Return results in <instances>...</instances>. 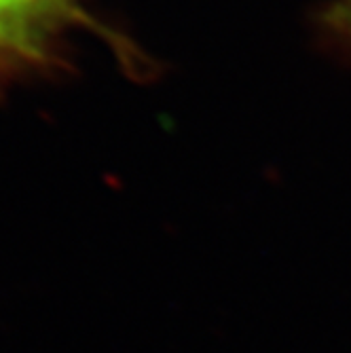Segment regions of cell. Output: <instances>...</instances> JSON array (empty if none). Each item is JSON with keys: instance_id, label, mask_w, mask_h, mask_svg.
I'll use <instances>...</instances> for the list:
<instances>
[{"instance_id": "1", "label": "cell", "mask_w": 351, "mask_h": 353, "mask_svg": "<svg viewBox=\"0 0 351 353\" xmlns=\"http://www.w3.org/2000/svg\"><path fill=\"white\" fill-rule=\"evenodd\" d=\"M72 11V0H0V55L39 53Z\"/></svg>"}, {"instance_id": "2", "label": "cell", "mask_w": 351, "mask_h": 353, "mask_svg": "<svg viewBox=\"0 0 351 353\" xmlns=\"http://www.w3.org/2000/svg\"><path fill=\"white\" fill-rule=\"evenodd\" d=\"M326 23L334 34L351 41V0H332L326 11Z\"/></svg>"}]
</instances>
